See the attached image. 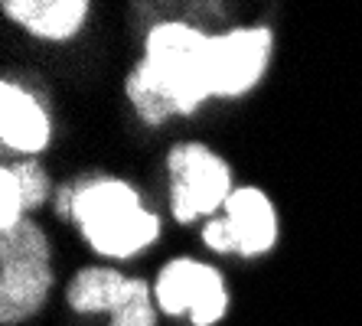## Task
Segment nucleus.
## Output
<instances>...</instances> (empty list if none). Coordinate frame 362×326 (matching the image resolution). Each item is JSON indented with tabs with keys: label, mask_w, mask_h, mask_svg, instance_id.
<instances>
[{
	"label": "nucleus",
	"mask_w": 362,
	"mask_h": 326,
	"mask_svg": "<svg viewBox=\"0 0 362 326\" xmlns=\"http://www.w3.org/2000/svg\"><path fill=\"white\" fill-rule=\"evenodd\" d=\"M111 326H157V313L151 307V287L141 281L137 293L118 313H111Z\"/></svg>",
	"instance_id": "nucleus-12"
},
{
	"label": "nucleus",
	"mask_w": 362,
	"mask_h": 326,
	"mask_svg": "<svg viewBox=\"0 0 362 326\" xmlns=\"http://www.w3.org/2000/svg\"><path fill=\"white\" fill-rule=\"evenodd\" d=\"M59 212L78 219L92 248L111 258L137 255L160 232L157 216L141 209L137 192L121 180H95L78 190L69 186L59 196Z\"/></svg>",
	"instance_id": "nucleus-2"
},
{
	"label": "nucleus",
	"mask_w": 362,
	"mask_h": 326,
	"mask_svg": "<svg viewBox=\"0 0 362 326\" xmlns=\"http://www.w3.org/2000/svg\"><path fill=\"white\" fill-rule=\"evenodd\" d=\"M202 238H206V245H209L212 251H222V255L235 251V235H232L226 219H212L209 226L202 228Z\"/></svg>",
	"instance_id": "nucleus-13"
},
{
	"label": "nucleus",
	"mask_w": 362,
	"mask_h": 326,
	"mask_svg": "<svg viewBox=\"0 0 362 326\" xmlns=\"http://www.w3.org/2000/svg\"><path fill=\"white\" fill-rule=\"evenodd\" d=\"M226 222L235 235V251L245 258L264 255L278 242V216L262 190L242 186L228 196L226 202Z\"/></svg>",
	"instance_id": "nucleus-7"
},
{
	"label": "nucleus",
	"mask_w": 362,
	"mask_h": 326,
	"mask_svg": "<svg viewBox=\"0 0 362 326\" xmlns=\"http://www.w3.org/2000/svg\"><path fill=\"white\" fill-rule=\"evenodd\" d=\"M271 56V33L268 30H232L226 36H212L209 46V72H212V95L232 98L262 78Z\"/></svg>",
	"instance_id": "nucleus-6"
},
{
	"label": "nucleus",
	"mask_w": 362,
	"mask_h": 326,
	"mask_svg": "<svg viewBox=\"0 0 362 326\" xmlns=\"http://www.w3.org/2000/svg\"><path fill=\"white\" fill-rule=\"evenodd\" d=\"M52 287L49 242L40 226L20 222L0 232V320L20 323L42 307Z\"/></svg>",
	"instance_id": "nucleus-3"
},
{
	"label": "nucleus",
	"mask_w": 362,
	"mask_h": 326,
	"mask_svg": "<svg viewBox=\"0 0 362 326\" xmlns=\"http://www.w3.org/2000/svg\"><path fill=\"white\" fill-rule=\"evenodd\" d=\"M212 40L186 23H160L147 36V56L127 78V98L144 121L160 124L177 111H193L212 95Z\"/></svg>",
	"instance_id": "nucleus-1"
},
{
	"label": "nucleus",
	"mask_w": 362,
	"mask_h": 326,
	"mask_svg": "<svg viewBox=\"0 0 362 326\" xmlns=\"http://www.w3.org/2000/svg\"><path fill=\"white\" fill-rule=\"evenodd\" d=\"M49 192V180L36 163L4 167L0 173V232H10L23 222V212L36 209Z\"/></svg>",
	"instance_id": "nucleus-11"
},
{
	"label": "nucleus",
	"mask_w": 362,
	"mask_h": 326,
	"mask_svg": "<svg viewBox=\"0 0 362 326\" xmlns=\"http://www.w3.org/2000/svg\"><path fill=\"white\" fill-rule=\"evenodd\" d=\"M141 281H127L111 268H85L69 284V303L78 313H118L137 293Z\"/></svg>",
	"instance_id": "nucleus-10"
},
{
	"label": "nucleus",
	"mask_w": 362,
	"mask_h": 326,
	"mask_svg": "<svg viewBox=\"0 0 362 326\" xmlns=\"http://www.w3.org/2000/svg\"><path fill=\"white\" fill-rule=\"evenodd\" d=\"M4 13L36 36L66 40L82 26L88 4L85 0H7Z\"/></svg>",
	"instance_id": "nucleus-9"
},
{
	"label": "nucleus",
	"mask_w": 362,
	"mask_h": 326,
	"mask_svg": "<svg viewBox=\"0 0 362 326\" xmlns=\"http://www.w3.org/2000/svg\"><path fill=\"white\" fill-rule=\"evenodd\" d=\"M170 192L173 216L180 222H193L196 216H209L226 206L235 190L226 160L206 151L202 144H183L170 151Z\"/></svg>",
	"instance_id": "nucleus-4"
},
{
	"label": "nucleus",
	"mask_w": 362,
	"mask_h": 326,
	"mask_svg": "<svg viewBox=\"0 0 362 326\" xmlns=\"http://www.w3.org/2000/svg\"><path fill=\"white\" fill-rule=\"evenodd\" d=\"M0 137L7 147L23 153H36L49 144V117L40 101L10 82L0 88Z\"/></svg>",
	"instance_id": "nucleus-8"
},
{
	"label": "nucleus",
	"mask_w": 362,
	"mask_h": 326,
	"mask_svg": "<svg viewBox=\"0 0 362 326\" xmlns=\"http://www.w3.org/2000/svg\"><path fill=\"white\" fill-rule=\"evenodd\" d=\"M153 293H157V303H160L163 313H170V317L189 313L196 326H212L228 307L222 274L193 258L170 261L157 277Z\"/></svg>",
	"instance_id": "nucleus-5"
}]
</instances>
